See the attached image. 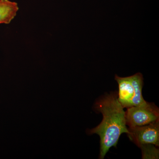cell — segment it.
<instances>
[{
  "instance_id": "obj_1",
  "label": "cell",
  "mask_w": 159,
  "mask_h": 159,
  "mask_svg": "<svg viewBox=\"0 0 159 159\" xmlns=\"http://www.w3.org/2000/svg\"><path fill=\"white\" fill-rule=\"evenodd\" d=\"M95 105L103 117L100 124L89 133L90 134H97L100 137L99 158L103 159L111 147H116L121 134H128L129 131L126 124L125 111L118 100L117 93L104 96Z\"/></svg>"
},
{
  "instance_id": "obj_2",
  "label": "cell",
  "mask_w": 159,
  "mask_h": 159,
  "mask_svg": "<svg viewBox=\"0 0 159 159\" xmlns=\"http://www.w3.org/2000/svg\"><path fill=\"white\" fill-rule=\"evenodd\" d=\"M125 116L129 127L148 125L159 121V108L154 103L146 102L127 108Z\"/></svg>"
},
{
  "instance_id": "obj_3",
  "label": "cell",
  "mask_w": 159,
  "mask_h": 159,
  "mask_svg": "<svg viewBox=\"0 0 159 159\" xmlns=\"http://www.w3.org/2000/svg\"><path fill=\"white\" fill-rule=\"evenodd\" d=\"M127 136L139 146L143 144H152L159 146V121L143 126L128 128Z\"/></svg>"
},
{
  "instance_id": "obj_4",
  "label": "cell",
  "mask_w": 159,
  "mask_h": 159,
  "mask_svg": "<svg viewBox=\"0 0 159 159\" xmlns=\"http://www.w3.org/2000/svg\"><path fill=\"white\" fill-rule=\"evenodd\" d=\"M115 79L119 85L118 99L119 102L124 108L131 107L134 91L131 76L122 77L116 74Z\"/></svg>"
},
{
  "instance_id": "obj_5",
  "label": "cell",
  "mask_w": 159,
  "mask_h": 159,
  "mask_svg": "<svg viewBox=\"0 0 159 159\" xmlns=\"http://www.w3.org/2000/svg\"><path fill=\"white\" fill-rule=\"evenodd\" d=\"M18 4L9 0H0V24H9L16 16Z\"/></svg>"
},
{
  "instance_id": "obj_6",
  "label": "cell",
  "mask_w": 159,
  "mask_h": 159,
  "mask_svg": "<svg viewBox=\"0 0 159 159\" xmlns=\"http://www.w3.org/2000/svg\"><path fill=\"white\" fill-rule=\"evenodd\" d=\"M131 77L134 91L132 106H137L144 104L146 101L144 99L142 95V88L144 84L143 75L141 73H138L131 76Z\"/></svg>"
},
{
  "instance_id": "obj_7",
  "label": "cell",
  "mask_w": 159,
  "mask_h": 159,
  "mask_svg": "<svg viewBox=\"0 0 159 159\" xmlns=\"http://www.w3.org/2000/svg\"><path fill=\"white\" fill-rule=\"evenodd\" d=\"M139 147L142 150V159H159V149L155 145L152 144H143L140 145Z\"/></svg>"
}]
</instances>
